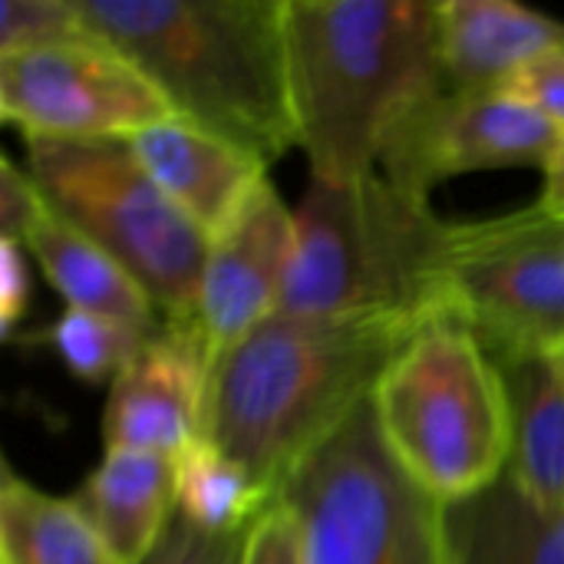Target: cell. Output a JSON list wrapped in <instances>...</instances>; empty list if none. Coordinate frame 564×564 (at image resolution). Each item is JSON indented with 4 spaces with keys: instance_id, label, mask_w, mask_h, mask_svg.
<instances>
[{
    "instance_id": "7",
    "label": "cell",
    "mask_w": 564,
    "mask_h": 564,
    "mask_svg": "<svg viewBox=\"0 0 564 564\" xmlns=\"http://www.w3.org/2000/svg\"><path fill=\"white\" fill-rule=\"evenodd\" d=\"M307 564H449L446 506L423 492L383 443L364 400L284 482Z\"/></svg>"
},
{
    "instance_id": "17",
    "label": "cell",
    "mask_w": 564,
    "mask_h": 564,
    "mask_svg": "<svg viewBox=\"0 0 564 564\" xmlns=\"http://www.w3.org/2000/svg\"><path fill=\"white\" fill-rule=\"evenodd\" d=\"M20 245L33 254L43 278L53 284V291L66 301L69 311L99 314L142 334L162 327L159 307L145 294V288L112 254H106L96 241H89L66 218H59L50 205H43Z\"/></svg>"
},
{
    "instance_id": "4",
    "label": "cell",
    "mask_w": 564,
    "mask_h": 564,
    "mask_svg": "<svg viewBox=\"0 0 564 564\" xmlns=\"http://www.w3.org/2000/svg\"><path fill=\"white\" fill-rule=\"evenodd\" d=\"M453 221L430 198L373 172L311 182L294 208V254L274 317L443 314V261Z\"/></svg>"
},
{
    "instance_id": "21",
    "label": "cell",
    "mask_w": 564,
    "mask_h": 564,
    "mask_svg": "<svg viewBox=\"0 0 564 564\" xmlns=\"http://www.w3.org/2000/svg\"><path fill=\"white\" fill-rule=\"evenodd\" d=\"M152 334H142L135 327H126V324L99 317V314L66 307L46 337H50V347L56 350V357L63 360V367L76 380L112 383Z\"/></svg>"
},
{
    "instance_id": "19",
    "label": "cell",
    "mask_w": 564,
    "mask_h": 564,
    "mask_svg": "<svg viewBox=\"0 0 564 564\" xmlns=\"http://www.w3.org/2000/svg\"><path fill=\"white\" fill-rule=\"evenodd\" d=\"M0 564H119L73 499H56L3 466Z\"/></svg>"
},
{
    "instance_id": "18",
    "label": "cell",
    "mask_w": 564,
    "mask_h": 564,
    "mask_svg": "<svg viewBox=\"0 0 564 564\" xmlns=\"http://www.w3.org/2000/svg\"><path fill=\"white\" fill-rule=\"evenodd\" d=\"M449 564H564V506L542 509L509 476L446 506Z\"/></svg>"
},
{
    "instance_id": "27",
    "label": "cell",
    "mask_w": 564,
    "mask_h": 564,
    "mask_svg": "<svg viewBox=\"0 0 564 564\" xmlns=\"http://www.w3.org/2000/svg\"><path fill=\"white\" fill-rule=\"evenodd\" d=\"M30 304V271H26V248L17 241L0 238V327L3 334L23 317Z\"/></svg>"
},
{
    "instance_id": "25",
    "label": "cell",
    "mask_w": 564,
    "mask_h": 564,
    "mask_svg": "<svg viewBox=\"0 0 564 564\" xmlns=\"http://www.w3.org/2000/svg\"><path fill=\"white\" fill-rule=\"evenodd\" d=\"M499 89L564 129V53L529 63L516 76H509Z\"/></svg>"
},
{
    "instance_id": "26",
    "label": "cell",
    "mask_w": 564,
    "mask_h": 564,
    "mask_svg": "<svg viewBox=\"0 0 564 564\" xmlns=\"http://www.w3.org/2000/svg\"><path fill=\"white\" fill-rule=\"evenodd\" d=\"M3 175H0V238L17 241L26 235L33 218L43 212L46 198L33 185L30 172L20 169L10 155H3Z\"/></svg>"
},
{
    "instance_id": "24",
    "label": "cell",
    "mask_w": 564,
    "mask_h": 564,
    "mask_svg": "<svg viewBox=\"0 0 564 564\" xmlns=\"http://www.w3.org/2000/svg\"><path fill=\"white\" fill-rule=\"evenodd\" d=\"M245 535L248 532L215 535V532L195 529L192 522H185L175 512V519L165 529L162 542L155 545V552L142 564H241Z\"/></svg>"
},
{
    "instance_id": "12",
    "label": "cell",
    "mask_w": 564,
    "mask_h": 564,
    "mask_svg": "<svg viewBox=\"0 0 564 564\" xmlns=\"http://www.w3.org/2000/svg\"><path fill=\"white\" fill-rule=\"evenodd\" d=\"M291 254L294 212L264 178L208 248L195 324L215 360L278 314Z\"/></svg>"
},
{
    "instance_id": "8",
    "label": "cell",
    "mask_w": 564,
    "mask_h": 564,
    "mask_svg": "<svg viewBox=\"0 0 564 564\" xmlns=\"http://www.w3.org/2000/svg\"><path fill=\"white\" fill-rule=\"evenodd\" d=\"M443 307L479 337L492 360L564 347V221L539 205L453 221Z\"/></svg>"
},
{
    "instance_id": "20",
    "label": "cell",
    "mask_w": 564,
    "mask_h": 564,
    "mask_svg": "<svg viewBox=\"0 0 564 564\" xmlns=\"http://www.w3.org/2000/svg\"><path fill=\"white\" fill-rule=\"evenodd\" d=\"M274 499L271 489L205 436L175 456V506L195 529L215 535L248 532Z\"/></svg>"
},
{
    "instance_id": "13",
    "label": "cell",
    "mask_w": 564,
    "mask_h": 564,
    "mask_svg": "<svg viewBox=\"0 0 564 564\" xmlns=\"http://www.w3.org/2000/svg\"><path fill=\"white\" fill-rule=\"evenodd\" d=\"M152 182L208 235H221L268 178V165L241 145L175 116L129 139Z\"/></svg>"
},
{
    "instance_id": "3",
    "label": "cell",
    "mask_w": 564,
    "mask_h": 564,
    "mask_svg": "<svg viewBox=\"0 0 564 564\" xmlns=\"http://www.w3.org/2000/svg\"><path fill=\"white\" fill-rule=\"evenodd\" d=\"M86 30L132 59L172 109L264 165L297 149L284 0H76Z\"/></svg>"
},
{
    "instance_id": "10",
    "label": "cell",
    "mask_w": 564,
    "mask_h": 564,
    "mask_svg": "<svg viewBox=\"0 0 564 564\" xmlns=\"http://www.w3.org/2000/svg\"><path fill=\"white\" fill-rule=\"evenodd\" d=\"M564 129L502 89H440L390 135L380 175L430 198L456 175L496 169H552Z\"/></svg>"
},
{
    "instance_id": "1",
    "label": "cell",
    "mask_w": 564,
    "mask_h": 564,
    "mask_svg": "<svg viewBox=\"0 0 564 564\" xmlns=\"http://www.w3.org/2000/svg\"><path fill=\"white\" fill-rule=\"evenodd\" d=\"M281 23L311 182L347 185L380 172L393 129L446 89L436 3L284 0Z\"/></svg>"
},
{
    "instance_id": "2",
    "label": "cell",
    "mask_w": 564,
    "mask_h": 564,
    "mask_svg": "<svg viewBox=\"0 0 564 564\" xmlns=\"http://www.w3.org/2000/svg\"><path fill=\"white\" fill-rule=\"evenodd\" d=\"M430 317H271L212 367L202 436L281 496L294 469L370 400Z\"/></svg>"
},
{
    "instance_id": "9",
    "label": "cell",
    "mask_w": 564,
    "mask_h": 564,
    "mask_svg": "<svg viewBox=\"0 0 564 564\" xmlns=\"http://www.w3.org/2000/svg\"><path fill=\"white\" fill-rule=\"evenodd\" d=\"M0 116L23 139H132L178 112L116 46L86 36L0 56Z\"/></svg>"
},
{
    "instance_id": "5",
    "label": "cell",
    "mask_w": 564,
    "mask_h": 564,
    "mask_svg": "<svg viewBox=\"0 0 564 564\" xmlns=\"http://www.w3.org/2000/svg\"><path fill=\"white\" fill-rule=\"evenodd\" d=\"M380 433L403 473L443 506L506 479L512 410L499 364L453 314L413 330L370 393Z\"/></svg>"
},
{
    "instance_id": "14",
    "label": "cell",
    "mask_w": 564,
    "mask_h": 564,
    "mask_svg": "<svg viewBox=\"0 0 564 564\" xmlns=\"http://www.w3.org/2000/svg\"><path fill=\"white\" fill-rule=\"evenodd\" d=\"M436 20L449 89H499L529 63L564 53V20L512 0H440Z\"/></svg>"
},
{
    "instance_id": "28",
    "label": "cell",
    "mask_w": 564,
    "mask_h": 564,
    "mask_svg": "<svg viewBox=\"0 0 564 564\" xmlns=\"http://www.w3.org/2000/svg\"><path fill=\"white\" fill-rule=\"evenodd\" d=\"M542 212H549L552 218L564 221V149L558 152V159L552 162V169L545 172V182H542V195L535 202Z\"/></svg>"
},
{
    "instance_id": "11",
    "label": "cell",
    "mask_w": 564,
    "mask_h": 564,
    "mask_svg": "<svg viewBox=\"0 0 564 564\" xmlns=\"http://www.w3.org/2000/svg\"><path fill=\"white\" fill-rule=\"evenodd\" d=\"M212 347L195 324L162 321L109 383L102 413L106 449H139L175 459L205 430Z\"/></svg>"
},
{
    "instance_id": "15",
    "label": "cell",
    "mask_w": 564,
    "mask_h": 564,
    "mask_svg": "<svg viewBox=\"0 0 564 564\" xmlns=\"http://www.w3.org/2000/svg\"><path fill=\"white\" fill-rule=\"evenodd\" d=\"M73 502L116 562L142 564L178 512L175 459L139 449H106Z\"/></svg>"
},
{
    "instance_id": "23",
    "label": "cell",
    "mask_w": 564,
    "mask_h": 564,
    "mask_svg": "<svg viewBox=\"0 0 564 564\" xmlns=\"http://www.w3.org/2000/svg\"><path fill=\"white\" fill-rule=\"evenodd\" d=\"M241 564H307L304 529L284 499H274L248 529Z\"/></svg>"
},
{
    "instance_id": "16",
    "label": "cell",
    "mask_w": 564,
    "mask_h": 564,
    "mask_svg": "<svg viewBox=\"0 0 564 564\" xmlns=\"http://www.w3.org/2000/svg\"><path fill=\"white\" fill-rule=\"evenodd\" d=\"M512 410L509 482L542 509L564 506V347L496 360Z\"/></svg>"
},
{
    "instance_id": "6",
    "label": "cell",
    "mask_w": 564,
    "mask_h": 564,
    "mask_svg": "<svg viewBox=\"0 0 564 564\" xmlns=\"http://www.w3.org/2000/svg\"><path fill=\"white\" fill-rule=\"evenodd\" d=\"M46 205L112 254L162 321L195 317L208 235L152 182L129 139H23Z\"/></svg>"
},
{
    "instance_id": "22",
    "label": "cell",
    "mask_w": 564,
    "mask_h": 564,
    "mask_svg": "<svg viewBox=\"0 0 564 564\" xmlns=\"http://www.w3.org/2000/svg\"><path fill=\"white\" fill-rule=\"evenodd\" d=\"M93 36L76 0H0V56Z\"/></svg>"
}]
</instances>
